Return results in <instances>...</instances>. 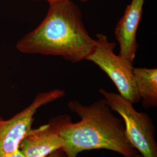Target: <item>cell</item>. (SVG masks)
I'll use <instances>...</instances> for the list:
<instances>
[{"instance_id": "cell-1", "label": "cell", "mask_w": 157, "mask_h": 157, "mask_svg": "<svg viewBox=\"0 0 157 157\" xmlns=\"http://www.w3.org/2000/svg\"><path fill=\"white\" fill-rule=\"evenodd\" d=\"M68 107L80 117L79 122L73 123L67 115L52 119L67 157H77L79 152L98 149L116 152L124 157L139 154L127 138L123 120L113 115L104 98L90 105L70 101Z\"/></svg>"}, {"instance_id": "cell-2", "label": "cell", "mask_w": 157, "mask_h": 157, "mask_svg": "<svg viewBox=\"0 0 157 157\" xmlns=\"http://www.w3.org/2000/svg\"><path fill=\"white\" fill-rule=\"evenodd\" d=\"M39 25L17 42L19 52L62 57L73 63L86 60L95 45L82 20L78 6L71 0L49 4Z\"/></svg>"}, {"instance_id": "cell-3", "label": "cell", "mask_w": 157, "mask_h": 157, "mask_svg": "<svg viewBox=\"0 0 157 157\" xmlns=\"http://www.w3.org/2000/svg\"><path fill=\"white\" fill-rule=\"evenodd\" d=\"M108 105L119 113L124 121L125 132L130 144L143 157H157L155 126L148 115L138 112L133 103L119 94L99 90Z\"/></svg>"}, {"instance_id": "cell-4", "label": "cell", "mask_w": 157, "mask_h": 157, "mask_svg": "<svg viewBox=\"0 0 157 157\" xmlns=\"http://www.w3.org/2000/svg\"><path fill=\"white\" fill-rule=\"evenodd\" d=\"M94 49L86 60L93 62L106 73L115 85L119 94L135 104L140 101L135 84L133 63L114 52L116 43L105 34L96 35Z\"/></svg>"}, {"instance_id": "cell-5", "label": "cell", "mask_w": 157, "mask_h": 157, "mask_svg": "<svg viewBox=\"0 0 157 157\" xmlns=\"http://www.w3.org/2000/svg\"><path fill=\"white\" fill-rule=\"evenodd\" d=\"M63 90H53L41 93L21 112L10 119L0 122V157H10L17 151L21 141L32 129L34 116L40 107L62 98Z\"/></svg>"}, {"instance_id": "cell-6", "label": "cell", "mask_w": 157, "mask_h": 157, "mask_svg": "<svg viewBox=\"0 0 157 157\" xmlns=\"http://www.w3.org/2000/svg\"><path fill=\"white\" fill-rule=\"evenodd\" d=\"M144 0H132L123 17L115 29L116 39L119 44V56L133 63L138 48L136 36L141 20Z\"/></svg>"}, {"instance_id": "cell-7", "label": "cell", "mask_w": 157, "mask_h": 157, "mask_svg": "<svg viewBox=\"0 0 157 157\" xmlns=\"http://www.w3.org/2000/svg\"><path fill=\"white\" fill-rule=\"evenodd\" d=\"M63 142L52 120L37 129H31L24 137L19 150L25 157H47L62 149Z\"/></svg>"}, {"instance_id": "cell-8", "label": "cell", "mask_w": 157, "mask_h": 157, "mask_svg": "<svg viewBox=\"0 0 157 157\" xmlns=\"http://www.w3.org/2000/svg\"><path fill=\"white\" fill-rule=\"evenodd\" d=\"M135 84L144 108L157 105V69L134 67Z\"/></svg>"}, {"instance_id": "cell-9", "label": "cell", "mask_w": 157, "mask_h": 157, "mask_svg": "<svg viewBox=\"0 0 157 157\" xmlns=\"http://www.w3.org/2000/svg\"><path fill=\"white\" fill-rule=\"evenodd\" d=\"M67 157V156L62 149H60L56 151L52 152V154H51L50 155H49L48 157Z\"/></svg>"}, {"instance_id": "cell-10", "label": "cell", "mask_w": 157, "mask_h": 157, "mask_svg": "<svg viewBox=\"0 0 157 157\" xmlns=\"http://www.w3.org/2000/svg\"><path fill=\"white\" fill-rule=\"evenodd\" d=\"M10 157H25L23 156L22 152L18 149L17 151L15 152L12 155H11Z\"/></svg>"}, {"instance_id": "cell-11", "label": "cell", "mask_w": 157, "mask_h": 157, "mask_svg": "<svg viewBox=\"0 0 157 157\" xmlns=\"http://www.w3.org/2000/svg\"><path fill=\"white\" fill-rule=\"evenodd\" d=\"M34 1H43V0H34ZM44 1H47V2H48L49 4H52V3L58 2H61V1H66V0H44Z\"/></svg>"}, {"instance_id": "cell-12", "label": "cell", "mask_w": 157, "mask_h": 157, "mask_svg": "<svg viewBox=\"0 0 157 157\" xmlns=\"http://www.w3.org/2000/svg\"><path fill=\"white\" fill-rule=\"evenodd\" d=\"M143 157V156H142V155H141V154H138V155H137V156H136V157Z\"/></svg>"}, {"instance_id": "cell-13", "label": "cell", "mask_w": 157, "mask_h": 157, "mask_svg": "<svg viewBox=\"0 0 157 157\" xmlns=\"http://www.w3.org/2000/svg\"><path fill=\"white\" fill-rule=\"evenodd\" d=\"M82 1H83V2H84V1H87V0H81Z\"/></svg>"}, {"instance_id": "cell-14", "label": "cell", "mask_w": 157, "mask_h": 157, "mask_svg": "<svg viewBox=\"0 0 157 157\" xmlns=\"http://www.w3.org/2000/svg\"><path fill=\"white\" fill-rule=\"evenodd\" d=\"M2 119H1V118H0V122H1V121H2Z\"/></svg>"}]
</instances>
